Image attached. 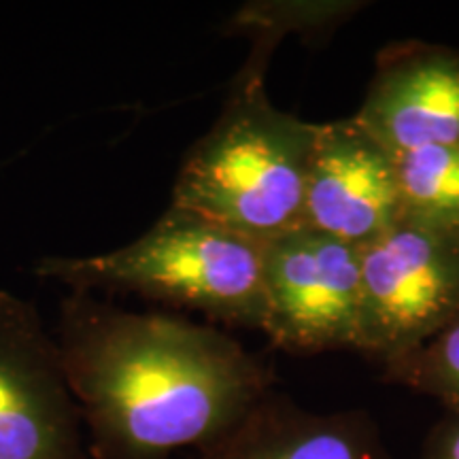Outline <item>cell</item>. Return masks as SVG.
Masks as SVG:
<instances>
[{"instance_id": "1", "label": "cell", "mask_w": 459, "mask_h": 459, "mask_svg": "<svg viewBox=\"0 0 459 459\" xmlns=\"http://www.w3.org/2000/svg\"><path fill=\"white\" fill-rule=\"evenodd\" d=\"M57 347L94 459L211 445L273 392L268 364L213 325L68 291Z\"/></svg>"}, {"instance_id": "2", "label": "cell", "mask_w": 459, "mask_h": 459, "mask_svg": "<svg viewBox=\"0 0 459 459\" xmlns=\"http://www.w3.org/2000/svg\"><path fill=\"white\" fill-rule=\"evenodd\" d=\"M266 65L249 60L220 117L189 147L170 204L268 243L302 226L317 124L268 100Z\"/></svg>"}, {"instance_id": "3", "label": "cell", "mask_w": 459, "mask_h": 459, "mask_svg": "<svg viewBox=\"0 0 459 459\" xmlns=\"http://www.w3.org/2000/svg\"><path fill=\"white\" fill-rule=\"evenodd\" d=\"M34 274L68 291L134 294L234 328L262 332L266 317L264 243L175 204L128 245L96 255L41 257Z\"/></svg>"}, {"instance_id": "4", "label": "cell", "mask_w": 459, "mask_h": 459, "mask_svg": "<svg viewBox=\"0 0 459 459\" xmlns=\"http://www.w3.org/2000/svg\"><path fill=\"white\" fill-rule=\"evenodd\" d=\"M355 349L383 366L459 317V238L402 217L359 249Z\"/></svg>"}, {"instance_id": "5", "label": "cell", "mask_w": 459, "mask_h": 459, "mask_svg": "<svg viewBox=\"0 0 459 459\" xmlns=\"http://www.w3.org/2000/svg\"><path fill=\"white\" fill-rule=\"evenodd\" d=\"M359 249L311 228L264 243L262 332L287 353L351 347L359 328Z\"/></svg>"}, {"instance_id": "6", "label": "cell", "mask_w": 459, "mask_h": 459, "mask_svg": "<svg viewBox=\"0 0 459 459\" xmlns=\"http://www.w3.org/2000/svg\"><path fill=\"white\" fill-rule=\"evenodd\" d=\"M82 421L37 307L0 290V459H88Z\"/></svg>"}, {"instance_id": "7", "label": "cell", "mask_w": 459, "mask_h": 459, "mask_svg": "<svg viewBox=\"0 0 459 459\" xmlns=\"http://www.w3.org/2000/svg\"><path fill=\"white\" fill-rule=\"evenodd\" d=\"M402 215L394 153L355 117L317 124L302 226L361 249Z\"/></svg>"}, {"instance_id": "8", "label": "cell", "mask_w": 459, "mask_h": 459, "mask_svg": "<svg viewBox=\"0 0 459 459\" xmlns=\"http://www.w3.org/2000/svg\"><path fill=\"white\" fill-rule=\"evenodd\" d=\"M353 117L394 156L459 147V51L421 41L387 45Z\"/></svg>"}, {"instance_id": "9", "label": "cell", "mask_w": 459, "mask_h": 459, "mask_svg": "<svg viewBox=\"0 0 459 459\" xmlns=\"http://www.w3.org/2000/svg\"><path fill=\"white\" fill-rule=\"evenodd\" d=\"M198 459H395L364 411L315 412L268 392Z\"/></svg>"}, {"instance_id": "10", "label": "cell", "mask_w": 459, "mask_h": 459, "mask_svg": "<svg viewBox=\"0 0 459 459\" xmlns=\"http://www.w3.org/2000/svg\"><path fill=\"white\" fill-rule=\"evenodd\" d=\"M364 7L355 0H260L247 3L228 20L226 32L251 41V57L271 62L287 34L315 39L334 30Z\"/></svg>"}, {"instance_id": "11", "label": "cell", "mask_w": 459, "mask_h": 459, "mask_svg": "<svg viewBox=\"0 0 459 459\" xmlns=\"http://www.w3.org/2000/svg\"><path fill=\"white\" fill-rule=\"evenodd\" d=\"M395 160L402 217L459 238V147H423Z\"/></svg>"}, {"instance_id": "12", "label": "cell", "mask_w": 459, "mask_h": 459, "mask_svg": "<svg viewBox=\"0 0 459 459\" xmlns=\"http://www.w3.org/2000/svg\"><path fill=\"white\" fill-rule=\"evenodd\" d=\"M385 377L459 412V317L412 351L387 361Z\"/></svg>"}, {"instance_id": "13", "label": "cell", "mask_w": 459, "mask_h": 459, "mask_svg": "<svg viewBox=\"0 0 459 459\" xmlns=\"http://www.w3.org/2000/svg\"><path fill=\"white\" fill-rule=\"evenodd\" d=\"M419 459H459V412L446 411L429 429Z\"/></svg>"}]
</instances>
